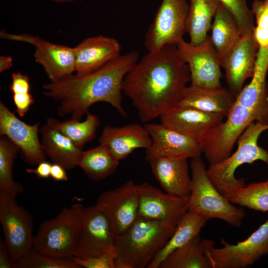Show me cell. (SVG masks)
<instances>
[{
	"mask_svg": "<svg viewBox=\"0 0 268 268\" xmlns=\"http://www.w3.org/2000/svg\"><path fill=\"white\" fill-rule=\"evenodd\" d=\"M230 201L241 207L268 212V179L246 185L236 193Z\"/></svg>",
	"mask_w": 268,
	"mask_h": 268,
	"instance_id": "33",
	"label": "cell"
},
{
	"mask_svg": "<svg viewBox=\"0 0 268 268\" xmlns=\"http://www.w3.org/2000/svg\"><path fill=\"white\" fill-rule=\"evenodd\" d=\"M53 121L55 127L81 149L86 143L95 138L100 125L98 117L89 112L86 114V119L83 121L72 118L63 122H59L55 119Z\"/></svg>",
	"mask_w": 268,
	"mask_h": 268,
	"instance_id": "32",
	"label": "cell"
},
{
	"mask_svg": "<svg viewBox=\"0 0 268 268\" xmlns=\"http://www.w3.org/2000/svg\"><path fill=\"white\" fill-rule=\"evenodd\" d=\"M235 98L227 88H206L190 85L178 105L226 117L234 104Z\"/></svg>",
	"mask_w": 268,
	"mask_h": 268,
	"instance_id": "24",
	"label": "cell"
},
{
	"mask_svg": "<svg viewBox=\"0 0 268 268\" xmlns=\"http://www.w3.org/2000/svg\"><path fill=\"white\" fill-rule=\"evenodd\" d=\"M223 246L210 248L206 257L212 268H245L268 254V217L244 241L231 244L220 239Z\"/></svg>",
	"mask_w": 268,
	"mask_h": 268,
	"instance_id": "10",
	"label": "cell"
},
{
	"mask_svg": "<svg viewBox=\"0 0 268 268\" xmlns=\"http://www.w3.org/2000/svg\"><path fill=\"white\" fill-rule=\"evenodd\" d=\"M0 37L34 46L35 61L43 67L50 82L57 81L75 72L73 48L52 43L30 34H9L4 30L0 31Z\"/></svg>",
	"mask_w": 268,
	"mask_h": 268,
	"instance_id": "12",
	"label": "cell"
},
{
	"mask_svg": "<svg viewBox=\"0 0 268 268\" xmlns=\"http://www.w3.org/2000/svg\"><path fill=\"white\" fill-rule=\"evenodd\" d=\"M15 198L0 192V222L4 242L15 263L32 248L34 235L31 215Z\"/></svg>",
	"mask_w": 268,
	"mask_h": 268,
	"instance_id": "11",
	"label": "cell"
},
{
	"mask_svg": "<svg viewBox=\"0 0 268 268\" xmlns=\"http://www.w3.org/2000/svg\"><path fill=\"white\" fill-rule=\"evenodd\" d=\"M189 12L186 33L190 43L194 46L201 44L208 37L212 20L220 2L217 0H188Z\"/></svg>",
	"mask_w": 268,
	"mask_h": 268,
	"instance_id": "28",
	"label": "cell"
},
{
	"mask_svg": "<svg viewBox=\"0 0 268 268\" xmlns=\"http://www.w3.org/2000/svg\"><path fill=\"white\" fill-rule=\"evenodd\" d=\"M13 100L16 111L20 117H24L34 104V100L31 93H13Z\"/></svg>",
	"mask_w": 268,
	"mask_h": 268,
	"instance_id": "39",
	"label": "cell"
},
{
	"mask_svg": "<svg viewBox=\"0 0 268 268\" xmlns=\"http://www.w3.org/2000/svg\"><path fill=\"white\" fill-rule=\"evenodd\" d=\"M52 0L56 2H64L74 1L75 0Z\"/></svg>",
	"mask_w": 268,
	"mask_h": 268,
	"instance_id": "44",
	"label": "cell"
},
{
	"mask_svg": "<svg viewBox=\"0 0 268 268\" xmlns=\"http://www.w3.org/2000/svg\"><path fill=\"white\" fill-rule=\"evenodd\" d=\"M51 166L50 163L45 160L37 164L35 168L26 169V171L29 174H35L38 178L48 179L51 177Z\"/></svg>",
	"mask_w": 268,
	"mask_h": 268,
	"instance_id": "41",
	"label": "cell"
},
{
	"mask_svg": "<svg viewBox=\"0 0 268 268\" xmlns=\"http://www.w3.org/2000/svg\"><path fill=\"white\" fill-rule=\"evenodd\" d=\"M53 119L48 118L40 129L42 149L53 163L59 164L66 170H71L77 166L82 149L55 127Z\"/></svg>",
	"mask_w": 268,
	"mask_h": 268,
	"instance_id": "23",
	"label": "cell"
},
{
	"mask_svg": "<svg viewBox=\"0 0 268 268\" xmlns=\"http://www.w3.org/2000/svg\"><path fill=\"white\" fill-rule=\"evenodd\" d=\"M11 79L9 89L12 94L30 93L29 78L26 74L20 72H13Z\"/></svg>",
	"mask_w": 268,
	"mask_h": 268,
	"instance_id": "38",
	"label": "cell"
},
{
	"mask_svg": "<svg viewBox=\"0 0 268 268\" xmlns=\"http://www.w3.org/2000/svg\"><path fill=\"white\" fill-rule=\"evenodd\" d=\"M233 15L237 21L242 36L253 32L255 24L254 15L247 0H217Z\"/></svg>",
	"mask_w": 268,
	"mask_h": 268,
	"instance_id": "35",
	"label": "cell"
},
{
	"mask_svg": "<svg viewBox=\"0 0 268 268\" xmlns=\"http://www.w3.org/2000/svg\"><path fill=\"white\" fill-rule=\"evenodd\" d=\"M80 268H117L115 256L110 253H106L98 256L71 257Z\"/></svg>",
	"mask_w": 268,
	"mask_h": 268,
	"instance_id": "37",
	"label": "cell"
},
{
	"mask_svg": "<svg viewBox=\"0 0 268 268\" xmlns=\"http://www.w3.org/2000/svg\"><path fill=\"white\" fill-rule=\"evenodd\" d=\"M268 130V124L253 122L238 138L235 152L220 162L209 165L206 169L212 184L228 200L246 185L243 179L235 176L239 166L258 160L268 166V151L258 144L260 136Z\"/></svg>",
	"mask_w": 268,
	"mask_h": 268,
	"instance_id": "4",
	"label": "cell"
},
{
	"mask_svg": "<svg viewBox=\"0 0 268 268\" xmlns=\"http://www.w3.org/2000/svg\"><path fill=\"white\" fill-rule=\"evenodd\" d=\"M214 243L211 240L201 239L199 235L170 254L159 268H212L206 254Z\"/></svg>",
	"mask_w": 268,
	"mask_h": 268,
	"instance_id": "25",
	"label": "cell"
},
{
	"mask_svg": "<svg viewBox=\"0 0 268 268\" xmlns=\"http://www.w3.org/2000/svg\"><path fill=\"white\" fill-rule=\"evenodd\" d=\"M211 30V41L220 60L242 37L235 18L221 3L214 16Z\"/></svg>",
	"mask_w": 268,
	"mask_h": 268,
	"instance_id": "29",
	"label": "cell"
},
{
	"mask_svg": "<svg viewBox=\"0 0 268 268\" xmlns=\"http://www.w3.org/2000/svg\"><path fill=\"white\" fill-rule=\"evenodd\" d=\"M96 204L106 212L117 236L128 229L138 217V185L129 180L118 188L102 193Z\"/></svg>",
	"mask_w": 268,
	"mask_h": 268,
	"instance_id": "16",
	"label": "cell"
},
{
	"mask_svg": "<svg viewBox=\"0 0 268 268\" xmlns=\"http://www.w3.org/2000/svg\"><path fill=\"white\" fill-rule=\"evenodd\" d=\"M151 139L146 149L145 158L168 157L189 159L201 157L202 153L198 141L161 124L144 125Z\"/></svg>",
	"mask_w": 268,
	"mask_h": 268,
	"instance_id": "17",
	"label": "cell"
},
{
	"mask_svg": "<svg viewBox=\"0 0 268 268\" xmlns=\"http://www.w3.org/2000/svg\"><path fill=\"white\" fill-rule=\"evenodd\" d=\"M75 72L92 71L121 55V45L113 37L99 35L86 38L73 48Z\"/></svg>",
	"mask_w": 268,
	"mask_h": 268,
	"instance_id": "19",
	"label": "cell"
},
{
	"mask_svg": "<svg viewBox=\"0 0 268 268\" xmlns=\"http://www.w3.org/2000/svg\"><path fill=\"white\" fill-rule=\"evenodd\" d=\"M99 144L107 147L116 158H126L135 149H147L151 139L145 126L138 124L121 127L105 126L98 139Z\"/></svg>",
	"mask_w": 268,
	"mask_h": 268,
	"instance_id": "20",
	"label": "cell"
},
{
	"mask_svg": "<svg viewBox=\"0 0 268 268\" xmlns=\"http://www.w3.org/2000/svg\"><path fill=\"white\" fill-rule=\"evenodd\" d=\"M16 268H80L71 258H57L31 248L15 263Z\"/></svg>",
	"mask_w": 268,
	"mask_h": 268,
	"instance_id": "34",
	"label": "cell"
},
{
	"mask_svg": "<svg viewBox=\"0 0 268 268\" xmlns=\"http://www.w3.org/2000/svg\"><path fill=\"white\" fill-rule=\"evenodd\" d=\"M66 169L62 165L53 163L51 169V177L56 181H67L68 179Z\"/></svg>",
	"mask_w": 268,
	"mask_h": 268,
	"instance_id": "42",
	"label": "cell"
},
{
	"mask_svg": "<svg viewBox=\"0 0 268 268\" xmlns=\"http://www.w3.org/2000/svg\"><path fill=\"white\" fill-rule=\"evenodd\" d=\"M259 48L253 32H250L242 36L220 60L228 89L235 97L254 75Z\"/></svg>",
	"mask_w": 268,
	"mask_h": 268,
	"instance_id": "15",
	"label": "cell"
},
{
	"mask_svg": "<svg viewBox=\"0 0 268 268\" xmlns=\"http://www.w3.org/2000/svg\"><path fill=\"white\" fill-rule=\"evenodd\" d=\"M268 70V47H259L255 68L250 82L244 87L235 98L241 105L255 108L268 101L266 76Z\"/></svg>",
	"mask_w": 268,
	"mask_h": 268,
	"instance_id": "27",
	"label": "cell"
},
{
	"mask_svg": "<svg viewBox=\"0 0 268 268\" xmlns=\"http://www.w3.org/2000/svg\"><path fill=\"white\" fill-rule=\"evenodd\" d=\"M151 171L163 190L180 197H189L191 178L187 159L168 157L146 158Z\"/></svg>",
	"mask_w": 268,
	"mask_h": 268,
	"instance_id": "22",
	"label": "cell"
},
{
	"mask_svg": "<svg viewBox=\"0 0 268 268\" xmlns=\"http://www.w3.org/2000/svg\"><path fill=\"white\" fill-rule=\"evenodd\" d=\"M39 123L28 125L18 118L0 103V134L9 139L22 151L30 164L37 165L45 160V153L39 138Z\"/></svg>",
	"mask_w": 268,
	"mask_h": 268,
	"instance_id": "18",
	"label": "cell"
},
{
	"mask_svg": "<svg viewBox=\"0 0 268 268\" xmlns=\"http://www.w3.org/2000/svg\"><path fill=\"white\" fill-rule=\"evenodd\" d=\"M188 0H162L146 33L144 46L148 52L169 45H177L186 33Z\"/></svg>",
	"mask_w": 268,
	"mask_h": 268,
	"instance_id": "8",
	"label": "cell"
},
{
	"mask_svg": "<svg viewBox=\"0 0 268 268\" xmlns=\"http://www.w3.org/2000/svg\"><path fill=\"white\" fill-rule=\"evenodd\" d=\"M161 123L170 129L196 139L205 131L222 122L223 116L177 105L163 114Z\"/></svg>",
	"mask_w": 268,
	"mask_h": 268,
	"instance_id": "21",
	"label": "cell"
},
{
	"mask_svg": "<svg viewBox=\"0 0 268 268\" xmlns=\"http://www.w3.org/2000/svg\"><path fill=\"white\" fill-rule=\"evenodd\" d=\"M191 187L188 211L209 219H218L232 226L239 227L246 213L222 196L209 180L205 165L201 157L192 159Z\"/></svg>",
	"mask_w": 268,
	"mask_h": 268,
	"instance_id": "6",
	"label": "cell"
},
{
	"mask_svg": "<svg viewBox=\"0 0 268 268\" xmlns=\"http://www.w3.org/2000/svg\"><path fill=\"white\" fill-rule=\"evenodd\" d=\"M19 148L7 137L0 138V192L15 198L23 191L13 177V167Z\"/></svg>",
	"mask_w": 268,
	"mask_h": 268,
	"instance_id": "31",
	"label": "cell"
},
{
	"mask_svg": "<svg viewBox=\"0 0 268 268\" xmlns=\"http://www.w3.org/2000/svg\"><path fill=\"white\" fill-rule=\"evenodd\" d=\"M176 226L137 217L124 233L117 236V268H147L174 233Z\"/></svg>",
	"mask_w": 268,
	"mask_h": 268,
	"instance_id": "3",
	"label": "cell"
},
{
	"mask_svg": "<svg viewBox=\"0 0 268 268\" xmlns=\"http://www.w3.org/2000/svg\"><path fill=\"white\" fill-rule=\"evenodd\" d=\"M138 59L136 51L120 55L92 71L73 73L44 85L43 94L59 103L57 111L61 117L70 115L72 119L80 120L93 104L100 102L110 104L126 117L123 82Z\"/></svg>",
	"mask_w": 268,
	"mask_h": 268,
	"instance_id": "2",
	"label": "cell"
},
{
	"mask_svg": "<svg viewBox=\"0 0 268 268\" xmlns=\"http://www.w3.org/2000/svg\"><path fill=\"white\" fill-rule=\"evenodd\" d=\"M208 220L203 216L188 210L176 226L171 237L147 268H158L170 254L200 235V231Z\"/></svg>",
	"mask_w": 268,
	"mask_h": 268,
	"instance_id": "26",
	"label": "cell"
},
{
	"mask_svg": "<svg viewBox=\"0 0 268 268\" xmlns=\"http://www.w3.org/2000/svg\"><path fill=\"white\" fill-rule=\"evenodd\" d=\"M84 206L64 207L55 217L43 222L34 235L33 248L57 258L73 256L80 233Z\"/></svg>",
	"mask_w": 268,
	"mask_h": 268,
	"instance_id": "7",
	"label": "cell"
},
{
	"mask_svg": "<svg viewBox=\"0 0 268 268\" xmlns=\"http://www.w3.org/2000/svg\"><path fill=\"white\" fill-rule=\"evenodd\" d=\"M119 161L109 149L103 145L86 151H82L77 162L91 179L100 181L113 174Z\"/></svg>",
	"mask_w": 268,
	"mask_h": 268,
	"instance_id": "30",
	"label": "cell"
},
{
	"mask_svg": "<svg viewBox=\"0 0 268 268\" xmlns=\"http://www.w3.org/2000/svg\"><path fill=\"white\" fill-rule=\"evenodd\" d=\"M138 216L176 226L188 210L189 197H180L147 183L138 184Z\"/></svg>",
	"mask_w": 268,
	"mask_h": 268,
	"instance_id": "14",
	"label": "cell"
},
{
	"mask_svg": "<svg viewBox=\"0 0 268 268\" xmlns=\"http://www.w3.org/2000/svg\"><path fill=\"white\" fill-rule=\"evenodd\" d=\"M191 81L188 65L177 45H169L138 60L126 75L122 90L140 120L147 123L178 105Z\"/></svg>",
	"mask_w": 268,
	"mask_h": 268,
	"instance_id": "1",
	"label": "cell"
},
{
	"mask_svg": "<svg viewBox=\"0 0 268 268\" xmlns=\"http://www.w3.org/2000/svg\"><path fill=\"white\" fill-rule=\"evenodd\" d=\"M226 117L225 122L205 131L198 139L209 165L227 158L239 136L251 123L268 124V105L249 108L235 101Z\"/></svg>",
	"mask_w": 268,
	"mask_h": 268,
	"instance_id": "5",
	"label": "cell"
},
{
	"mask_svg": "<svg viewBox=\"0 0 268 268\" xmlns=\"http://www.w3.org/2000/svg\"><path fill=\"white\" fill-rule=\"evenodd\" d=\"M117 236L111 220L101 206L96 204L84 207L73 256L95 257L106 253L115 256Z\"/></svg>",
	"mask_w": 268,
	"mask_h": 268,
	"instance_id": "9",
	"label": "cell"
},
{
	"mask_svg": "<svg viewBox=\"0 0 268 268\" xmlns=\"http://www.w3.org/2000/svg\"><path fill=\"white\" fill-rule=\"evenodd\" d=\"M177 46L180 54L189 67L190 85L206 88L222 87L220 60L210 36H208L204 42L197 46L183 40Z\"/></svg>",
	"mask_w": 268,
	"mask_h": 268,
	"instance_id": "13",
	"label": "cell"
},
{
	"mask_svg": "<svg viewBox=\"0 0 268 268\" xmlns=\"http://www.w3.org/2000/svg\"><path fill=\"white\" fill-rule=\"evenodd\" d=\"M13 60L10 56L0 57V72H2L10 68L12 66Z\"/></svg>",
	"mask_w": 268,
	"mask_h": 268,
	"instance_id": "43",
	"label": "cell"
},
{
	"mask_svg": "<svg viewBox=\"0 0 268 268\" xmlns=\"http://www.w3.org/2000/svg\"><path fill=\"white\" fill-rule=\"evenodd\" d=\"M268 1V0H267Z\"/></svg>",
	"mask_w": 268,
	"mask_h": 268,
	"instance_id": "45",
	"label": "cell"
},
{
	"mask_svg": "<svg viewBox=\"0 0 268 268\" xmlns=\"http://www.w3.org/2000/svg\"><path fill=\"white\" fill-rule=\"evenodd\" d=\"M252 11L256 19L253 34L259 47H268V1L255 0L252 4Z\"/></svg>",
	"mask_w": 268,
	"mask_h": 268,
	"instance_id": "36",
	"label": "cell"
},
{
	"mask_svg": "<svg viewBox=\"0 0 268 268\" xmlns=\"http://www.w3.org/2000/svg\"><path fill=\"white\" fill-rule=\"evenodd\" d=\"M0 268H16L4 241L0 239Z\"/></svg>",
	"mask_w": 268,
	"mask_h": 268,
	"instance_id": "40",
	"label": "cell"
}]
</instances>
